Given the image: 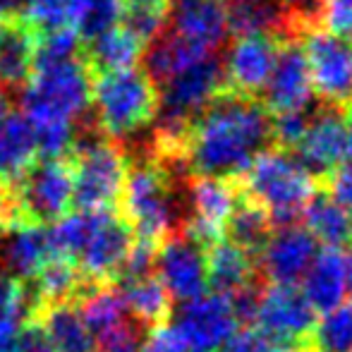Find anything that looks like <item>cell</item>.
I'll return each instance as SVG.
<instances>
[{
	"mask_svg": "<svg viewBox=\"0 0 352 352\" xmlns=\"http://www.w3.org/2000/svg\"><path fill=\"white\" fill-rule=\"evenodd\" d=\"M144 48H146V43L140 41L130 29L116 24L108 32L84 41L82 56L87 60L89 70L94 74H103L137 67V60L144 56Z\"/></svg>",
	"mask_w": 352,
	"mask_h": 352,
	"instance_id": "603a6c76",
	"label": "cell"
},
{
	"mask_svg": "<svg viewBox=\"0 0 352 352\" xmlns=\"http://www.w3.org/2000/svg\"><path fill=\"white\" fill-rule=\"evenodd\" d=\"M309 67L314 94L326 106H348L352 101V41L329 29L307 27L297 36Z\"/></svg>",
	"mask_w": 352,
	"mask_h": 352,
	"instance_id": "9c48e42d",
	"label": "cell"
},
{
	"mask_svg": "<svg viewBox=\"0 0 352 352\" xmlns=\"http://www.w3.org/2000/svg\"><path fill=\"white\" fill-rule=\"evenodd\" d=\"M348 295L352 297V247H350V256H348Z\"/></svg>",
	"mask_w": 352,
	"mask_h": 352,
	"instance_id": "7dc6e473",
	"label": "cell"
},
{
	"mask_svg": "<svg viewBox=\"0 0 352 352\" xmlns=\"http://www.w3.org/2000/svg\"><path fill=\"white\" fill-rule=\"evenodd\" d=\"M38 161L32 122L22 113L10 111L0 118V182L14 185Z\"/></svg>",
	"mask_w": 352,
	"mask_h": 352,
	"instance_id": "cb8c5ba5",
	"label": "cell"
},
{
	"mask_svg": "<svg viewBox=\"0 0 352 352\" xmlns=\"http://www.w3.org/2000/svg\"><path fill=\"white\" fill-rule=\"evenodd\" d=\"M305 352H352V302L316 314Z\"/></svg>",
	"mask_w": 352,
	"mask_h": 352,
	"instance_id": "4dcf8cb0",
	"label": "cell"
},
{
	"mask_svg": "<svg viewBox=\"0 0 352 352\" xmlns=\"http://www.w3.org/2000/svg\"><path fill=\"white\" fill-rule=\"evenodd\" d=\"M316 311L297 285H269L256 297L252 331L271 352H305Z\"/></svg>",
	"mask_w": 352,
	"mask_h": 352,
	"instance_id": "ba28073f",
	"label": "cell"
},
{
	"mask_svg": "<svg viewBox=\"0 0 352 352\" xmlns=\"http://www.w3.org/2000/svg\"><path fill=\"white\" fill-rule=\"evenodd\" d=\"M319 27L352 38V0H319Z\"/></svg>",
	"mask_w": 352,
	"mask_h": 352,
	"instance_id": "d590c367",
	"label": "cell"
},
{
	"mask_svg": "<svg viewBox=\"0 0 352 352\" xmlns=\"http://www.w3.org/2000/svg\"><path fill=\"white\" fill-rule=\"evenodd\" d=\"M256 261L250 252L232 245L228 237L206 247V280L218 295L232 297L235 292L254 285Z\"/></svg>",
	"mask_w": 352,
	"mask_h": 352,
	"instance_id": "44dd1931",
	"label": "cell"
},
{
	"mask_svg": "<svg viewBox=\"0 0 352 352\" xmlns=\"http://www.w3.org/2000/svg\"><path fill=\"white\" fill-rule=\"evenodd\" d=\"M271 146V116L259 98L226 89L190 125L180 148L185 175L237 180Z\"/></svg>",
	"mask_w": 352,
	"mask_h": 352,
	"instance_id": "6da1fadb",
	"label": "cell"
},
{
	"mask_svg": "<svg viewBox=\"0 0 352 352\" xmlns=\"http://www.w3.org/2000/svg\"><path fill=\"white\" fill-rule=\"evenodd\" d=\"M302 283V295L316 314L333 309L348 300V256L336 247L316 252Z\"/></svg>",
	"mask_w": 352,
	"mask_h": 352,
	"instance_id": "d6986e66",
	"label": "cell"
},
{
	"mask_svg": "<svg viewBox=\"0 0 352 352\" xmlns=\"http://www.w3.org/2000/svg\"><path fill=\"white\" fill-rule=\"evenodd\" d=\"M94 72L82 53L70 58H36L27 84L19 91L22 116L29 122H72L82 125L91 108Z\"/></svg>",
	"mask_w": 352,
	"mask_h": 352,
	"instance_id": "3957f363",
	"label": "cell"
},
{
	"mask_svg": "<svg viewBox=\"0 0 352 352\" xmlns=\"http://www.w3.org/2000/svg\"><path fill=\"white\" fill-rule=\"evenodd\" d=\"M274 223H271L269 213L261 209L256 201L247 199L240 192L237 204L232 209L230 218L226 226V237L232 245L242 247L245 252H250L252 256H256V252L264 247V242L269 240Z\"/></svg>",
	"mask_w": 352,
	"mask_h": 352,
	"instance_id": "f1b7e54d",
	"label": "cell"
},
{
	"mask_svg": "<svg viewBox=\"0 0 352 352\" xmlns=\"http://www.w3.org/2000/svg\"><path fill=\"white\" fill-rule=\"evenodd\" d=\"M36 32L19 12H10L0 34V89L19 94L34 70Z\"/></svg>",
	"mask_w": 352,
	"mask_h": 352,
	"instance_id": "ffe728a7",
	"label": "cell"
},
{
	"mask_svg": "<svg viewBox=\"0 0 352 352\" xmlns=\"http://www.w3.org/2000/svg\"><path fill=\"white\" fill-rule=\"evenodd\" d=\"M170 34L216 53L230 34L228 24V0H168Z\"/></svg>",
	"mask_w": 352,
	"mask_h": 352,
	"instance_id": "ac0fdd59",
	"label": "cell"
},
{
	"mask_svg": "<svg viewBox=\"0 0 352 352\" xmlns=\"http://www.w3.org/2000/svg\"><path fill=\"white\" fill-rule=\"evenodd\" d=\"M237 187L247 199L269 213L274 228L297 223L307 201L319 190V180L302 166L292 151L269 146L256 153L247 170L237 177Z\"/></svg>",
	"mask_w": 352,
	"mask_h": 352,
	"instance_id": "5b68a950",
	"label": "cell"
},
{
	"mask_svg": "<svg viewBox=\"0 0 352 352\" xmlns=\"http://www.w3.org/2000/svg\"><path fill=\"white\" fill-rule=\"evenodd\" d=\"M14 348H17V352H56L46 326L41 324L36 314L27 316L19 324L17 336H14Z\"/></svg>",
	"mask_w": 352,
	"mask_h": 352,
	"instance_id": "8d00e7d4",
	"label": "cell"
},
{
	"mask_svg": "<svg viewBox=\"0 0 352 352\" xmlns=\"http://www.w3.org/2000/svg\"><path fill=\"white\" fill-rule=\"evenodd\" d=\"M120 19H122L120 0H89L82 12V19L77 24L79 38L89 41V38L98 36V34L120 24Z\"/></svg>",
	"mask_w": 352,
	"mask_h": 352,
	"instance_id": "836d02e7",
	"label": "cell"
},
{
	"mask_svg": "<svg viewBox=\"0 0 352 352\" xmlns=\"http://www.w3.org/2000/svg\"><path fill=\"white\" fill-rule=\"evenodd\" d=\"M283 41L285 38L266 32L235 36L226 56V63H223L226 89L235 94H245V96H259L276 65Z\"/></svg>",
	"mask_w": 352,
	"mask_h": 352,
	"instance_id": "2e32d148",
	"label": "cell"
},
{
	"mask_svg": "<svg viewBox=\"0 0 352 352\" xmlns=\"http://www.w3.org/2000/svg\"><path fill=\"white\" fill-rule=\"evenodd\" d=\"M87 3L89 0H27L19 14L36 34H46L60 27L77 29Z\"/></svg>",
	"mask_w": 352,
	"mask_h": 352,
	"instance_id": "1f68e13d",
	"label": "cell"
},
{
	"mask_svg": "<svg viewBox=\"0 0 352 352\" xmlns=\"http://www.w3.org/2000/svg\"><path fill=\"white\" fill-rule=\"evenodd\" d=\"M19 324L22 321L3 319L0 316V352H17V348H14V336H17Z\"/></svg>",
	"mask_w": 352,
	"mask_h": 352,
	"instance_id": "b9f144b4",
	"label": "cell"
},
{
	"mask_svg": "<svg viewBox=\"0 0 352 352\" xmlns=\"http://www.w3.org/2000/svg\"><path fill=\"white\" fill-rule=\"evenodd\" d=\"M173 326L185 338L190 350L201 352H218L240 331L230 297L218 292H204L195 300L182 302Z\"/></svg>",
	"mask_w": 352,
	"mask_h": 352,
	"instance_id": "4fadbf2b",
	"label": "cell"
},
{
	"mask_svg": "<svg viewBox=\"0 0 352 352\" xmlns=\"http://www.w3.org/2000/svg\"><path fill=\"white\" fill-rule=\"evenodd\" d=\"M27 5V0H0V10L5 12H19Z\"/></svg>",
	"mask_w": 352,
	"mask_h": 352,
	"instance_id": "f6af8a7d",
	"label": "cell"
},
{
	"mask_svg": "<svg viewBox=\"0 0 352 352\" xmlns=\"http://www.w3.org/2000/svg\"><path fill=\"white\" fill-rule=\"evenodd\" d=\"M218 352H271L256 331H237Z\"/></svg>",
	"mask_w": 352,
	"mask_h": 352,
	"instance_id": "ab89813d",
	"label": "cell"
},
{
	"mask_svg": "<svg viewBox=\"0 0 352 352\" xmlns=\"http://www.w3.org/2000/svg\"><path fill=\"white\" fill-rule=\"evenodd\" d=\"M240 197L237 180L211 175H190L187 180V218L182 230L206 250L226 237V226Z\"/></svg>",
	"mask_w": 352,
	"mask_h": 352,
	"instance_id": "8fae6325",
	"label": "cell"
},
{
	"mask_svg": "<svg viewBox=\"0 0 352 352\" xmlns=\"http://www.w3.org/2000/svg\"><path fill=\"white\" fill-rule=\"evenodd\" d=\"M158 111V89L144 70L94 74L89 120L101 135L116 142L137 137L153 122Z\"/></svg>",
	"mask_w": 352,
	"mask_h": 352,
	"instance_id": "8992f818",
	"label": "cell"
},
{
	"mask_svg": "<svg viewBox=\"0 0 352 352\" xmlns=\"http://www.w3.org/2000/svg\"><path fill=\"white\" fill-rule=\"evenodd\" d=\"M321 182H324V190L336 201H340L345 209L352 211V158L338 163Z\"/></svg>",
	"mask_w": 352,
	"mask_h": 352,
	"instance_id": "74e56055",
	"label": "cell"
},
{
	"mask_svg": "<svg viewBox=\"0 0 352 352\" xmlns=\"http://www.w3.org/2000/svg\"><path fill=\"white\" fill-rule=\"evenodd\" d=\"M72 204L82 211H120L130 153L122 142L101 135L91 120L79 125L70 151Z\"/></svg>",
	"mask_w": 352,
	"mask_h": 352,
	"instance_id": "277c9868",
	"label": "cell"
},
{
	"mask_svg": "<svg viewBox=\"0 0 352 352\" xmlns=\"http://www.w3.org/2000/svg\"><path fill=\"white\" fill-rule=\"evenodd\" d=\"M319 252V242L305 226H278L256 252V271L274 285H297Z\"/></svg>",
	"mask_w": 352,
	"mask_h": 352,
	"instance_id": "5bb4252c",
	"label": "cell"
},
{
	"mask_svg": "<svg viewBox=\"0 0 352 352\" xmlns=\"http://www.w3.org/2000/svg\"><path fill=\"white\" fill-rule=\"evenodd\" d=\"M305 228L311 232L319 245L343 250L352 240V211L345 209L340 201H336L326 190H316L311 199L307 201L305 211Z\"/></svg>",
	"mask_w": 352,
	"mask_h": 352,
	"instance_id": "484cf974",
	"label": "cell"
},
{
	"mask_svg": "<svg viewBox=\"0 0 352 352\" xmlns=\"http://www.w3.org/2000/svg\"><path fill=\"white\" fill-rule=\"evenodd\" d=\"M36 316L46 326L56 352H94V336L74 302L43 307Z\"/></svg>",
	"mask_w": 352,
	"mask_h": 352,
	"instance_id": "83f0119b",
	"label": "cell"
},
{
	"mask_svg": "<svg viewBox=\"0 0 352 352\" xmlns=\"http://www.w3.org/2000/svg\"><path fill=\"white\" fill-rule=\"evenodd\" d=\"M10 113V94L0 89V118H5Z\"/></svg>",
	"mask_w": 352,
	"mask_h": 352,
	"instance_id": "bcb514c9",
	"label": "cell"
},
{
	"mask_svg": "<svg viewBox=\"0 0 352 352\" xmlns=\"http://www.w3.org/2000/svg\"><path fill=\"white\" fill-rule=\"evenodd\" d=\"M343 127H345V158H352V101L343 106Z\"/></svg>",
	"mask_w": 352,
	"mask_h": 352,
	"instance_id": "ee69618b",
	"label": "cell"
},
{
	"mask_svg": "<svg viewBox=\"0 0 352 352\" xmlns=\"http://www.w3.org/2000/svg\"><path fill=\"white\" fill-rule=\"evenodd\" d=\"M206 56H211V53L199 46H192L190 41L175 36V34H158L144 48V72L158 87L168 77H173V74L185 70L187 65H192V63L201 60Z\"/></svg>",
	"mask_w": 352,
	"mask_h": 352,
	"instance_id": "4316f807",
	"label": "cell"
},
{
	"mask_svg": "<svg viewBox=\"0 0 352 352\" xmlns=\"http://www.w3.org/2000/svg\"><path fill=\"white\" fill-rule=\"evenodd\" d=\"M120 287L125 309L137 324L144 329H156L170 321L173 314V297L166 290L156 274H146L140 278H127L116 283Z\"/></svg>",
	"mask_w": 352,
	"mask_h": 352,
	"instance_id": "d4e9b609",
	"label": "cell"
},
{
	"mask_svg": "<svg viewBox=\"0 0 352 352\" xmlns=\"http://www.w3.org/2000/svg\"><path fill=\"white\" fill-rule=\"evenodd\" d=\"M74 305H77L79 314H82L84 324L89 326L91 336L111 329V326H116L118 321H122L127 316L120 287L116 283H96Z\"/></svg>",
	"mask_w": 352,
	"mask_h": 352,
	"instance_id": "f546056e",
	"label": "cell"
},
{
	"mask_svg": "<svg viewBox=\"0 0 352 352\" xmlns=\"http://www.w3.org/2000/svg\"><path fill=\"white\" fill-rule=\"evenodd\" d=\"M190 352H201V350H190Z\"/></svg>",
	"mask_w": 352,
	"mask_h": 352,
	"instance_id": "c3c4849f",
	"label": "cell"
},
{
	"mask_svg": "<svg viewBox=\"0 0 352 352\" xmlns=\"http://www.w3.org/2000/svg\"><path fill=\"white\" fill-rule=\"evenodd\" d=\"M5 235L8 240L0 250V269L17 278H34V274L53 256L46 226H17Z\"/></svg>",
	"mask_w": 352,
	"mask_h": 352,
	"instance_id": "7402d4cb",
	"label": "cell"
},
{
	"mask_svg": "<svg viewBox=\"0 0 352 352\" xmlns=\"http://www.w3.org/2000/svg\"><path fill=\"white\" fill-rule=\"evenodd\" d=\"M311 96H314V89H311L302 43L297 38H285L274 70L259 94V103L269 116H280V113L311 108Z\"/></svg>",
	"mask_w": 352,
	"mask_h": 352,
	"instance_id": "9a60e30c",
	"label": "cell"
},
{
	"mask_svg": "<svg viewBox=\"0 0 352 352\" xmlns=\"http://www.w3.org/2000/svg\"><path fill=\"white\" fill-rule=\"evenodd\" d=\"M122 10H166L168 0H120Z\"/></svg>",
	"mask_w": 352,
	"mask_h": 352,
	"instance_id": "7bdbcfd3",
	"label": "cell"
},
{
	"mask_svg": "<svg viewBox=\"0 0 352 352\" xmlns=\"http://www.w3.org/2000/svg\"><path fill=\"white\" fill-rule=\"evenodd\" d=\"M146 338V329L130 314L116 326L94 336V352H140Z\"/></svg>",
	"mask_w": 352,
	"mask_h": 352,
	"instance_id": "d6a6232c",
	"label": "cell"
},
{
	"mask_svg": "<svg viewBox=\"0 0 352 352\" xmlns=\"http://www.w3.org/2000/svg\"><path fill=\"white\" fill-rule=\"evenodd\" d=\"M132 245L135 232L120 211H91L74 264L91 283H116Z\"/></svg>",
	"mask_w": 352,
	"mask_h": 352,
	"instance_id": "30bf717a",
	"label": "cell"
},
{
	"mask_svg": "<svg viewBox=\"0 0 352 352\" xmlns=\"http://www.w3.org/2000/svg\"><path fill=\"white\" fill-rule=\"evenodd\" d=\"M314 108L307 111H295V113H280V116H271V144L285 151H292L297 146V142L302 140L309 118Z\"/></svg>",
	"mask_w": 352,
	"mask_h": 352,
	"instance_id": "e575fe53",
	"label": "cell"
},
{
	"mask_svg": "<svg viewBox=\"0 0 352 352\" xmlns=\"http://www.w3.org/2000/svg\"><path fill=\"white\" fill-rule=\"evenodd\" d=\"M17 226H48L70 213L72 206V163L70 156L38 158L14 185ZM14 226V228H17Z\"/></svg>",
	"mask_w": 352,
	"mask_h": 352,
	"instance_id": "52a82bcc",
	"label": "cell"
},
{
	"mask_svg": "<svg viewBox=\"0 0 352 352\" xmlns=\"http://www.w3.org/2000/svg\"><path fill=\"white\" fill-rule=\"evenodd\" d=\"M153 274L166 285L173 300L190 302L204 295L209 280H206V252L197 245L185 230H175L158 242L156 264Z\"/></svg>",
	"mask_w": 352,
	"mask_h": 352,
	"instance_id": "7c38bea8",
	"label": "cell"
},
{
	"mask_svg": "<svg viewBox=\"0 0 352 352\" xmlns=\"http://www.w3.org/2000/svg\"><path fill=\"white\" fill-rule=\"evenodd\" d=\"M17 226V213H14V199L10 185L0 182V235Z\"/></svg>",
	"mask_w": 352,
	"mask_h": 352,
	"instance_id": "60d3db41",
	"label": "cell"
},
{
	"mask_svg": "<svg viewBox=\"0 0 352 352\" xmlns=\"http://www.w3.org/2000/svg\"><path fill=\"white\" fill-rule=\"evenodd\" d=\"M140 352H190V345L185 343L177 329L173 324H163L151 329V333L144 338Z\"/></svg>",
	"mask_w": 352,
	"mask_h": 352,
	"instance_id": "f35d334b",
	"label": "cell"
},
{
	"mask_svg": "<svg viewBox=\"0 0 352 352\" xmlns=\"http://www.w3.org/2000/svg\"><path fill=\"white\" fill-rule=\"evenodd\" d=\"M292 153L316 180H324L338 163L345 161L343 113L326 103L311 111L309 125L297 146L292 148Z\"/></svg>",
	"mask_w": 352,
	"mask_h": 352,
	"instance_id": "e0dca14e",
	"label": "cell"
},
{
	"mask_svg": "<svg viewBox=\"0 0 352 352\" xmlns=\"http://www.w3.org/2000/svg\"><path fill=\"white\" fill-rule=\"evenodd\" d=\"M120 213L140 240L158 242L182 228V204L177 175L144 146L130 156Z\"/></svg>",
	"mask_w": 352,
	"mask_h": 352,
	"instance_id": "7a4b0ae2",
	"label": "cell"
}]
</instances>
